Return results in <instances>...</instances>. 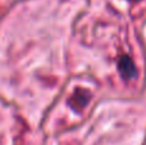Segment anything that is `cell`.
Returning <instances> with one entry per match:
<instances>
[{"instance_id":"obj_1","label":"cell","mask_w":146,"mask_h":145,"mask_svg":"<svg viewBox=\"0 0 146 145\" xmlns=\"http://www.w3.org/2000/svg\"><path fill=\"white\" fill-rule=\"evenodd\" d=\"M119 69H121V72L123 73V76L126 78H132L136 73L133 62L131 61L129 57H122L121 61H119Z\"/></svg>"}]
</instances>
